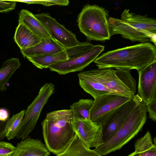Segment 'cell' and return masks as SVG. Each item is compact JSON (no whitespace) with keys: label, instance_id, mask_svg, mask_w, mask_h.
<instances>
[{"label":"cell","instance_id":"1","mask_svg":"<svg viewBox=\"0 0 156 156\" xmlns=\"http://www.w3.org/2000/svg\"><path fill=\"white\" fill-rule=\"evenodd\" d=\"M130 69L113 68L90 69L79 73V84L94 98L106 94H114L133 98L136 82Z\"/></svg>","mask_w":156,"mask_h":156},{"label":"cell","instance_id":"2","mask_svg":"<svg viewBox=\"0 0 156 156\" xmlns=\"http://www.w3.org/2000/svg\"><path fill=\"white\" fill-rule=\"evenodd\" d=\"M156 46L142 43L108 51L94 61L98 69L136 70L138 72L156 61Z\"/></svg>","mask_w":156,"mask_h":156},{"label":"cell","instance_id":"3","mask_svg":"<svg viewBox=\"0 0 156 156\" xmlns=\"http://www.w3.org/2000/svg\"><path fill=\"white\" fill-rule=\"evenodd\" d=\"M73 119L70 109L47 114L41 125L45 145L48 151L57 155L67 148L76 135Z\"/></svg>","mask_w":156,"mask_h":156},{"label":"cell","instance_id":"4","mask_svg":"<svg viewBox=\"0 0 156 156\" xmlns=\"http://www.w3.org/2000/svg\"><path fill=\"white\" fill-rule=\"evenodd\" d=\"M110 36L121 35L132 42H153L156 46V20L147 15L136 14L125 9L121 19L109 17Z\"/></svg>","mask_w":156,"mask_h":156},{"label":"cell","instance_id":"5","mask_svg":"<svg viewBox=\"0 0 156 156\" xmlns=\"http://www.w3.org/2000/svg\"><path fill=\"white\" fill-rule=\"evenodd\" d=\"M133 108L118 130L94 149L101 156L120 149L142 130L147 119V106L137 94Z\"/></svg>","mask_w":156,"mask_h":156},{"label":"cell","instance_id":"6","mask_svg":"<svg viewBox=\"0 0 156 156\" xmlns=\"http://www.w3.org/2000/svg\"><path fill=\"white\" fill-rule=\"evenodd\" d=\"M108 11L98 5H85L79 14L77 21L80 31L87 40L102 42L111 38Z\"/></svg>","mask_w":156,"mask_h":156},{"label":"cell","instance_id":"7","mask_svg":"<svg viewBox=\"0 0 156 156\" xmlns=\"http://www.w3.org/2000/svg\"><path fill=\"white\" fill-rule=\"evenodd\" d=\"M55 90V85L51 83H46L41 87L37 95L25 111L17 138L24 140L29 137L35 126L43 107Z\"/></svg>","mask_w":156,"mask_h":156},{"label":"cell","instance_id":"8","mask_svg":"<svg viewBox=\"0 0 156 156\" xmlns=\"http://www.w3.org/2000/svg\"><path fill=\"white\" fill-rule=\"evenodd\" d=\"M94 99L90 119L92 122L102 126L117 108L131 99L114 94H106Z\"/></svg>","mask_w":156,"mask_h":156},{"label":"cell","instance_id":"9","mask_svg":"<svg viewBox=\"0 0 156 156\" xmlns=\"http://www.w3.org/2000/svg\"><path fill=\"white\" fill-rule=\"evenodd\" d=\"M72 125L79 139L88 148H96L104 142L101 125L73 117Z\"/></svg>","mask_w":156,"mask_h":156},{"label":"cell","instance_id":"10","mask_svg":"<svg viewBox=\"0 0 156 156\" xmlns=\"http://www.w3.org/2000/svg\"><path fill=\"white\" fill-rule=\"evenodd\" d=\"M104 49V46L95 45L91 50L79 57L54 64L48 68L62 75L82 71L94 62Z\"/></svg>","mask_w":156,"mask_h":156},{"label":"cell","instance_id":"11","mask_svg":"<svg viewBox=\"0 0 156 156\" xmlns=\"http://www.w3.org/2000/svg\"><path fill=\"white\" fill-rule=\"evenodd\" d=\"M34 15L45 27L51 37L65 48L75 46L78 44L79 41L75 34L68 30L48 14L42 13Z\"/></svg>","mask_w":156,"mask_h":156},{"label":"cell","instance_id":"12","mask_svg":"<svg viewBox=\"0 0 156 156\" xmlns=\"http://www.w3.org/2000/svg\"><path fill=\"white\" fill-rule=\"evenodd\" d=\"M138 72L137 95L147 105L156 101V61Z\"/></svg>","mask_w":156,"mask_h":156},{"label":"cell","instance_id":"13","mask_svg":"<svg viewBox=\"0 0 156 156\" xmlns=\"http://www.w3.org/2000/svg\"><path fill=\"white\" fill-rule=\"evenodd\" d=\"M136 95L117 108L109 116L102 126L104 141L114 135L123 124L134 107Z\"/></svg>","mask_w":156,"mask_h":156},{"label":"cell","instance_id":"14","mask_svg":"<svg viewBox=\"0 0 156 156\" xmlns=\"http://www.w3.org/2000/svg\"><path fill=\"white\" fill-rule=\"evenodd\" d=\"M17 143L12 156H49L50 153L45 145L38 139L28 137Z\"/></svg>","mask_w":156,"mask_h":156},{"label":"cell","instance_id":"15","mask_svg":"<svg viewBox=\"0 0 156 156\" xmlns=\"http://www.w3.org/2000/svg\"><path fill=\"white\" fill-rule=\"evenodd\" d=\"M62 44L51 37L42 40L37 45L27 49L20 50L25 58L55 54L65 50Z\"/></svg>","mask_w":156,"mask_h":156},{"label":"cell","instance_id":"16","mask_svg":"<svg viewBox=\"0 0 156 156\" xmlns=\"http://www.w3.org/2000/svg\"><path fill=\"white\" fill-rule=\"evenodd\" d=\"M19 16V23L23 24L42 40L51 38L45 27L31 12L27 9H22Z\"/></svg>","mask_w":156,"mask_h":156},{"label":"cell","instance_id":"17","mask_svg":"<svg viewBox=\"0 0 156 156\" xmlns=\"http://www.w3.org/2000/svg\"><path fill=\"white\" fill-rule=\"evenodd\" d=\"M14 39L20 50L33 47L42 41L21 23H19L16 28Z\"/></svg>","mask_w":156,"mask_h":156},{"label":"cell","instance_id":"18","mask_svg":"<svg viewBox=\"0 0 156 156\" xmlns=\"http://www.w3.org/2000/svg\"><path fill=\"white\" fill-rule=\"evenodd\" d=\"M27 58L35 66L41 69L48 68L51 66L69 59L66 48L55 54L30 57Z\"/></svg>","mask_w":156,"mask_h":156},{"label":"cell","instance_id":"19","mask_svg":"<svg viewBox=\"0 0 156 156\" xmlns=\"http://www.w3.org/2000/svg\"><path fill=\"white\" fill-rule=\"evenodd\" d=\"M154 141L153 143L151 133L148 131L135 143V154L132 156H156L155 137Z\"/></svg>","mask_w":156,"mask_h":156},{"label":"cell","instance_id":"20","mask_svg":"<svg viewBox=\"0 0 156 156\" xmlns=\"http://www.w3.org/2000/svg\"><path fill=\"white\" fill-rule=\"evenodd\" d=\"M56 156H101L94 150L87 147L75 136L66 149Z\"/></svg>","mask_w":156,"mask_h":156},{"label":"cell","instance_id":"21","mask_svg":"<svg viewBox=\"0 0 156 156\" xmlns=\"http://www.w3.org/2000/svg\"><path fill=\"white\" fill-rule=\"evenodd\" d=\"M21 66L19 58H12L6 60L0 69V90L5 91L8 83L12 75Z\"/></svg>","mask_w":156,"mask_h":156},{"label":"cell","instance_id":"22","mask_svg":"<svg viewBox=\"0 0 156 156\" xmlns=\"http://www.w3.org/2000/svg\"><path fill=\"white\" fill-rule=\"evenodd\" d=\"M93 100L81 99L70 106L73 117L90 120V113Z\"/></svg>","mask_w":156,"mask_h":156},{"label":"cell","instance_id":"23","mask_svg":"<svg viewBox=\"0 0 156 156\" xmlns=\"http://www.w3.org/2000/svg\"><path fill=\"white\" fill-rule=\"evenodd\" d=\"M25 111L23 110L18 113L14 114L6 121L4 133L5 137L8 140L13 139L16 137Z\"/></svg>","mask_w":156,"mask_h":156},{"label":"cell","instance_id":"24","mask_svg":"<svg viewBox=\"0 0 156 156\" xmlns=\"http://www.w3.org/2000/svg\"><path fill=\"white\" fill-rule=\"evenodd\" d=\"M88 42H80L75 46L66 48V50L69 59L79 57L92 49L95 46Z\"/></svg>","mask_w":156,"mask_h":156},{"label":"cell","instance_id":"25","mask_svg":"<svg viewBox=\"0 0 156 156\" xmlns=\"http://www.w3.org/2000/svg\"><path fill=\"white\" fill-rule=\"evenodd\" d=\"M16 149L11 143L0 141V156H12Z\"/></svg>","mask_w":156,"mask_h":156},{"label":"cell","instance_id":"26","mask_svg":"<svg viewBox=\"0 0 156 156\" xmlns=\"http://www.w3.org/2000/svg\"><path fill=\"white\" fill-rule=\"evenodd\" d=\"M16 2L15 1L0 0V12H6L14 9Z\"/></svg>","mask_w":156,"mask_h":156},{"label":"cell","instance_id":"27","mask_svg":"<svg viewBox=\"0 0 156 156\" xmlns=\"http://www.w3.org/2000/svg\"><path fill=\"white\" fill-rule=\"evenodd\" d=\"M147 112L149 117L152 121L156 122V101L146 105Z\"/></svg>","mask_w":156,"mask_h":156},{"label":"cell","instance_id":"28","mask_svg":"<svg viewBox=\"0 0 156 156\" xmlns=\"http://www.w3.org/2000/svg\"><path fill=\"white\" fill-rule=\"evenodd\" d=\"M16 2L25 3L28 4H39L45 6H50L55 5L52 0H16Z\"/></svg>","mask_w":156,"mask_h":156},{"label":"cell","instance_id":"29","mask_svg":"<svg viewBox=\"0 0 156 156\" xmlns=\"http://www.w3.org/2000/svg\"><path fill=\"white\" fill-rule=\"evenodd\" d=\"M9 113L8 111L5 108H0V121L6 122L9 119Z\"/></svg>","mask_w":156,"mask_h":156},{"label":"cell","instance_id":"30","mask_svg":"<svg viewBox=\"0 0 156 156\" xmlns=\"http://www.w3.org/2000/svg\"><path fill=\"white\" fill-rule=\"evenodd\" d=\"M6 122H2L0 121V141L5 137L4 133Z\"/></svg>","mask_w":156,"mask_h":156},{"label":"cell","instance_id":"31","mask_svg":"<svg viewBox=\"0 0 156 156\" xmlns=\"http://www.w3.org/2000/svg\"><path fill=\"white\" fill-rule=\"evenodd\" d=\"M53 2L55 5L62 6H66L69 3V1L68 0H52Z\"/></svg>","mask_w":156,"mask_h":156},{"label":"cell","instance_id":"32","mask_svg":"<svg viewBox=\"0 0 156 156\" xmlns=\"http://www.w3.org/2000/svg\"><path fill=\"white\" fill-rule=\"evenodd\" d=\"M135 154V152H132V153H131L129 154L127 156H132L134 155V154Z\"/></svg>","mask_w":156,"mask_h":156}]
</instances>
